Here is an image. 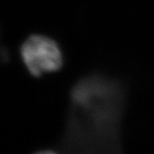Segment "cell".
<instances>
[{
  "mask_svg": "<svg viewBox=\"0 0 154 154\" xmlns=\"http://www.w3.org/2000/svg\"><path fill=\"white\" fill-rule=\"evenodd\" d=\"M122 93L115 82L99 76L82 80L71 93L67 145L77 149L117 147Z\"/></svg>",
  "mask_w": 154,
  "mask_h": 154,
  "instance_id": "6da1fadb",
  "label": "cell"
},
{
  "mask_svg": "<svg viewBox=\"0 0 154 154\" xmlns=\"http://www.w3.org/2000/svg\"><path fill=\"white\" fill-rule=\"evenodd\" d=\"M22 57L29 72L34 76L54 72L63 64L60 48L51 38L33 35L22 45Z\"/></svg>",
  "mask_w": 154,
  "mask_h": 154,
  "instance_id": "7a4b0ae2",
  "label": "cell"
}]
</instances>
